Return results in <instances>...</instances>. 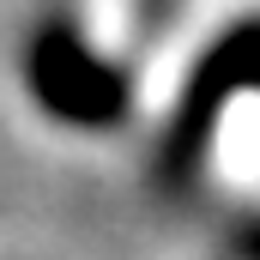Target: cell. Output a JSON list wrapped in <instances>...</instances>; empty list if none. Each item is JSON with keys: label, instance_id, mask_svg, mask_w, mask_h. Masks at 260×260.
Returning a JSON list of instances; mask_svg holds the SVG:
<instances>
[{"label": "cell", "instance_id": "cell-1", "mask_svg": "<svg viewBox=\"0 0 260 260\" xmlns=\"http://www.w3.org/2000/svg\"><path fill=\"white\" fill-rule=\"evenodd\" d=\"M30 85H37V97L61 121H85V127H109L127 109L121 73L103 61L73 24H43L37 30V43H30Z\"/></svg>", "mask_w": 260, "mask_h": 260}]
</instances>
